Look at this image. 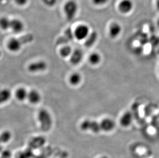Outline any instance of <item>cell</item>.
Returning <instances> with one entry per match:
<instances>
[{
  "label": "cell",
  "mask_w": 159,
  "mask_h": 158,
  "mask_svg": "<svg viewBox=\"0 0 159 158\" xmlns=\"http://www.w3.org/2000/svg\"><path fill=\"white\" fill-rule=\"evenodd\" d=\"M34 39V36L32 34H26L19 37V39H11L8 43V48L11 51H17L19 50L22 45L32 42Z\"/></svg>",
  "instance_id": "obj_1"
},
{
  "label": "cell",
  "mask_w": 159,
  "mask_h": 158,
  "mask_svg": "<svg viewBox=\"0 0 159 158\" xmlns=\"http://www.w3.org/2000/svg\"><path fill=\"white\" fill-rule=\"evenodd\" d=\"M38 118L42 131H48L51 128L53 121L51 115L46 109H41L38 113Z\"/></svg>",
  "instance_id": "obj_2"
},
{
  "label": "cell",
  "mask_w": 159,
  "mask_h": 158,
  "mask_svg": "<svg viewBox=\"0 0 159 158\" xmlns=\"http://www.w3.org/2000/svg\"><path fill=\"white\" fill-rule=\"evenodd\" d=\"M78 6L76 2L70 0L65 3L63 11L68 20L73 19L78 11Z\"/></svg>",
  "instance_id": "obj_3"
},
{
  "label": "cell",
  "mask_w": 159,
  "mask_h": 158,
  "mask_svg": "<svg viewBox=\"0 0 159 158\" xmlns=\"http://www.w3.org/2000/svg\"><path fill=\"white\" fill-rule=\"evenodd\" d=\"M80 127L83 131H91L95 134H98L102 131L100 122L90 120H85L83 121Z\"/></svg>",
  "instance_id": "obj_4"
},
{
  "label": "cell",
  "mask_w": 159,
  "mask_h": 158,
  "mask_svg": "<svg viewBox=\"0 0 159 158\" xmlns=\"http://www.w3.org/2000/svg\"><path fill=\"white\" fill-rule=\"evenodd\" d=\"M90 33V29L85 24H81L78 26L74 32V37L78 40L86 39Z\"/></svg>",
  "instance_id": "obj_5"
},
{
  "label": "cell",
  "mask_w": 159,
  "mask_h": 158,
  "mask_svg": "<svg viewBox=\"0 0 159 158\" xmlns=\"http://www.w3.org/2000/svg\"><path fill=\"white\" fill-rule=\"evenodd\" d=\"M134 4L132 0H120L117 8L119 11L122 14H129L134 8Z\"/></svg>",
  "instance_id": "obj_6"
},
{
  "label": "cell",
  "mask_w": 159,
  "mask_h": 158,
  "mask_svg": "<svg viewBox=\"0 0 159 158\" xmlns=\"http://www.w3.org/2000/svg\"><path fill=\"white\" fill-rule=\"evenodd\" d=\"M122 27L119 23H111L108 27V34L112 39H116L122 33Z\"/></svg>",
  "instance_id": "obj_7"
},
{
  "label": "cell",
  "mask_w": 159,
  "mask_h": 158,
  "mask_svg": "<svg viewBox=\"0 0 159 158\" xmlns=\"http://www.w3.org/2000/svg\"><path fill=\"white\" fill-rule=\"evenodd\" d=\"M74 37V33L72 32V29H68L65 31L64 35L57 40L56 44L57 45H62V44L68 43V42L73 40Z\"/></svg>",
  "instance_id": "obj_8"
},
{
  "label": "cell",
  "mask_w": 159,
  "mask_h": 158,
  "mask_svg": "<svg viewBox=\"0 0 159 158\" xmlns=\"http://www.w3.org/2000/svg\"><path fill=\"white\" fill-rule=\"evenodd\" d=\"M101 129L102 131L105 132H110L114 129L116 126V123L112 119L110 118H105L102 120L101 122Z\"/></svg>",
  "instance_id": "obj_9"
},
{
  "label": "cell",
  "mask_w": 159,
  "mask_h": 158,
  "mask_svg": "<svg viewBox=\"0 0 159 158\" xmlns=\"http://www.w3.org/2000/svg\"><path fill=\"white\" fill-rule=\"evenodd\" d=\"M47 68V63L45 62L41 61L30 64L29 66V70L32 72H37L44 71Z\"/></svg>",
  "instance_id": "obj_10"
},
{
  "label": "cell",
  "mask_w": 159,
  "mask_h": 158,
  "mask_svg": "<svg viewBox=\"0 0 159 158\" xmlns=\"http://www.w3.org/2000/svg\"><path fill=\"white\" fill-rule=\"evenodd\" d=\"M133 121V115L130 112H126L122 115L120 120V125L123 127H128Z\"/></svg>",
  "instance_id": "obj_11"
},
{
  "label": "cell",
  "mask_w": 159,
  "mask_h": 158,
  "mask_svg": "<svg viewBox=\"0 0 159 158\" xmlns=\"http://www.w3.org/2000/svg\"><path fill=\"white\" fill-rule=\"evenodd\" d=\"M24 25L22 21L18 19L11 20L10 29L15 33H20L22 32Z\"/></svg>",
  "instance_id": "obj_12"
},
{
  "label": "cell",
  "mask_w": 159,
  "mask_h": 158,
  "mask_svg": "<svg viewBox=\"0 0 159 158\" xmlns=\"http://www.w3.org/2000/svg\"><path fill=\"white\" fill-rule=\"evenodd\" d=\"M83 58V52L80 49H76L71 54L70 61L74 65H76L81 61Z\"/></svg>",
  "instance_id": "obj_13"
},
{
  "label": "cell",
  "mask_w": 159,
  "mask_h": 158,
  "mask_svg": "<svg viewBox=\"0 0 159 158\" xmlns=\"http://www.w3.org/2000/svg\"><path fill=\"white\" fill-rule=\"evenodd\" d=\"M27 98L30 103H33V104H36V103H38L40 101L41 99L40 94L37 91H36L35 90L30 91L28 94Z\"/></svg>",
  "instance_id": "obj_14"
},
{
  "label": "cell",
  "mask_w": 159,
  "mask_h": 158,
  "mask_svg": "<svg viewBox=\"0 0 159 158\" xmlns=\"http://www.w3.org/2000/svg\"><path fill=\"white\" fill-rule=\"evenodd\" d=\"M98 34L95 32H92L89 34L88 37L86 38L85 41L86 46L91 47L95 43L98 39Z\"/></svg>",
  "instance_id": "obj_15"
},
{
  "label": "cell",
  "mask_w": 159,
  "mask_h": 158,
  "mask_svg": "<svg viewBox=\"0 0 159 158\" xmlns=\"http://www.w3.org/2000/svg\"><path fill=\"white\" fill-rule=\"evenodd\" d=\"M102 58L100 55L97 52L92 53L89 57V61L93 65H96L101 62Z\"/></svg>",
  "instance_id": "obj_16"
},
{
  "label": "cell",
  "mask_w": 159,
  "mask_h": 158,
  "mask_svg": "<svg viewBox=\"0 0 159 158\" xmlns=\"http://www.w3.org/2000/svg\"><path fill=\"white\" fill-rule=\"evenodd\" d=\"M11 97V91L8 90H2L0 91V104L9 100Z\"/></svg>",
  "instance_id": "obj_17"
},
{
  "label": "cell",
  "mask_w": 159,
  "mask_h": 158,
  "mask_svg": "<svg viewBox=\"0 0 159 158\" xmlns=\"http://www.w3.org/2000/svg\"><path fill=\"white\" fill-rule=\"evenodd\" d=\"M11 20L7 17L0 18V28L3 30H7L10 29Z\"/></svg>",
  "instance_id": "obj_18"
},
{
  "label": "cell",
  "mask_w": 159,
  "mask_h": 158,
  "mask_svg": "<svg viewBox=\"0 0 159 158\" xmlns=\"http://www.w3.org/2000/svg\"><path fill=\"white\" fill-rule=\"evenodd\" d=\"M11 138V134L9 131H5L0 134V144L9 142Z\"/></svg>",
  "instance_id": "obj_19"
},
{
  "label": "cell",
  "mask_w": 159,
  "mask_h": 158,
  "mask_svg": "<svg viewBox=\"0 0 159 158\" xmlns=\"http://www.w3.org/2000/svg\"><path fill=\"white\" fill-rule=\"evenodd\" d=\"M28 94L29 93H27V91L24 88H21L17 90L16 93V95L18 100L20 101H23L27 98Z\"/></svg>",
  "instance_id": "obj_20"
},
{
  "label": "cell",
  "mask_w": 159,
  "mask_h": 158,
  "mask_svg": "<svg viewBox=\"0 0 159 158\" xmlns=\"http://www.w3.org/2000/svg\"><path fill=\"white\" fill-rule=\"evenodd\" d=\"M81 80V77L78 73H74L72 74L70 78V82L71 84L73 85H78Z\"/></svg>",
  "instance_id": "obj_21"
},
{
  "label": "cell",
  "mask_w": 159,
  "mask_h": 158,
  "mask_svg": "<svg viewBox=\"0 0 159 158\" xmlns=\"http://www.w3.org/2000/svg\"><path fill=\"white\" fill-rule=\"evenodd\" d=\"M60 55L63 57H67L72 54V49L68 46L62 48L60 51Z\"/></svg>",
  "instance_id": "obj_22"
},
{
  "label": "cell",
  "mask_w": 159,
  "mask_h": 158,
  "mask_svg": "<svg viewBox=\"0 0 159 158\" xmlns=\"http://www.w3.org/2000/svg\"><path fill=\"white\" fill-rule=\"evenodd\" d=\"M45 143V139L42 137H37L32 139L30 141L31 145H43Z\"/></svg>",
  "instance_id": "obj_23"
},
{
  "label": "cell",
  "mask_w": 159,
  "mask_h": 158,
  "mask_svg": "<svg viewBox=\"0 0 159 158\" xmlns=\"http://www.w3.org/2000/svg\"><path fill=\"white\" fill-rule=\"evenodd\" d=\"M109 0H92L93 4L95 6H103L108 3Z\"/></svg>",
  "instance_id": "obj_24"
},
{
  "label": "cell",
  "mask_w": 159,
  "mask_h": 158,
  "mask_svg": "<svg viewBox=\"0 0 159 158\" xmlns=\"http://www.w3.org/2000/svg\"><path fill=\"white\" fill-rule=\"evenodd\" d=\"M11 154L9 151L5 150L3 151L1 153V157L3 158H11Z\"/></svg>",
  "instance_id": "obj_25"
},
{
  "label": "cell",
  "mask_w": 159,
  "mask_h": 158,
  "mask_svg": "<svg viewBox=\"0 0 159 158\" xmlns=\"http://www.w3.org/2000/svg\"><path fill=\"white\" fill-rule=\"evenodd\" d=\"M29 0H14V1L16 3V4L19 6H25Z\"/></svg>",
  "instance_id": "obj_26"
},
{
  "label": "cell",
  "mask_w": 159,
  "mask_h": 158,
  "mask_svg": "<svg viewBox=\"0 0 159 158\" xmlns=\"http://www.w3.org/2000/svg\"><path fill=\"white\" fill-rule=\"evenodd\" d=\"M155 4H156V7L158 11H159V0H156L155 2Z\"/></svg>",
  "instance_id": "obj_27"
},
{
  "label": "cell",
  "mask_w": 159,
  "mask_h": 158,
  "mask_svg": "<svg viewBox=\"0 0 159 158\" xmlns=\"http://www.w3.org/2000/svg\"><path fill=\"white\" fill-rule=\"evenodd\" d=\"M99 158H109L107 156H102V157H100Z\"/></svg>",
  "instance_id": "obj_28"
},
{
  "label": "cell",
  "mask_w": 159,
  "mask_h": 158,
  "mask_svg": "<svg viewBox=\"0 0 159 158\" xmlns=\"http://www.w3.org/2000/svg\"><path fill=\"white\" fill-rule=\"evenodd\" d=\"M1 51H0V57H1Z\"/></svg>",
  "instance_id": "obj_29"
},
{
  "label": "cell",
  "mask_w": 159,
  "mask_h": 158,
  "mask_svg": "<svg viewBox=\"0 0 159 158\" xmlns=\"http://www.w3.org/2000/svg\"><path fill=\"white\" fill-rule=\"evenodd\" d=\"M0 158H2V157H0Z\"/></svg>",
  "instance_id": "obj_30"
},
{
  "label": "cell",
  "mask_w": 159,
  "mask_h": 158,
  "mask_svg": "<svg viewBox=\"0 0 159 158\" xmlns=\"http://www.w3.org/2000/svg\"></svg>",
  "instance_id": "obj_31"
}]
</instances>
